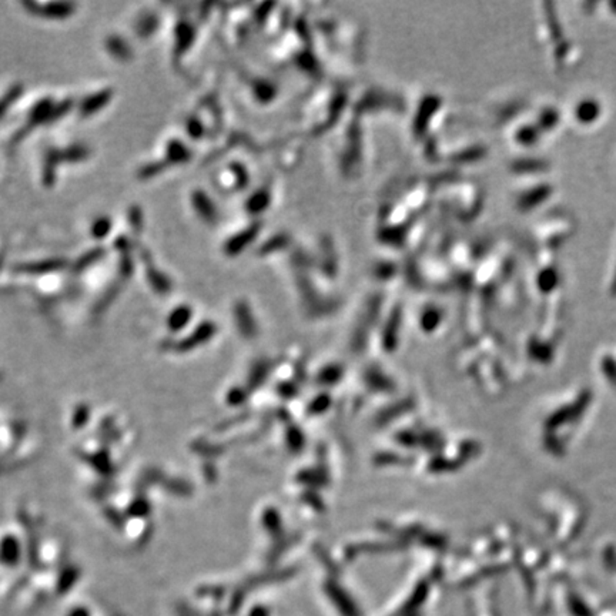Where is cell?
Here are the masks:
<instances>
[{
  "instance_id": "cell-1",
  "label": "cell",
  "mask_w": 616,
  "mask_h": 616,
  "mask_svg": "<svg viewBox=\"0 0 616 616\" xmlns=\"http://www.w3.org/2000/svg\"><path fill=\"white\" fill-rule=\"evenodd\" d=\"M600 112H602V106L598 100L595 99H581L575 107H574V119L583 126H589L595 122H598V119L600 117Z\"/></svg>"
}]
</instances>
